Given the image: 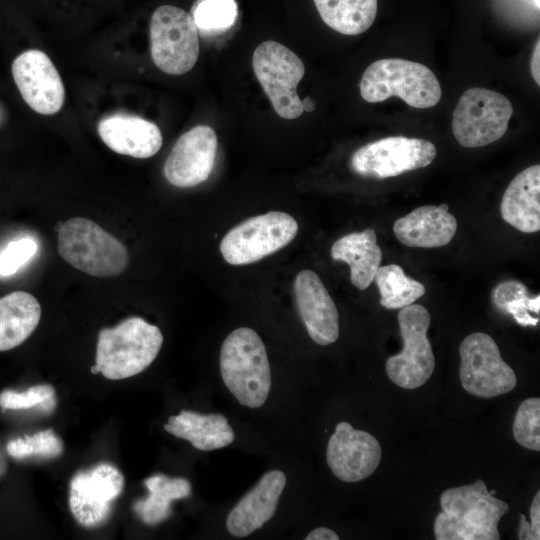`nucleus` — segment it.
Masks as SVG:
<instances>
[{
    "label": "nucleus",
    "instance_id": "1",
    "mask_svg": "<svg viewBox=\"0 0 540 540\" xmlns=\"http://www.w3.org/2000/svg\"><path fill=\"white\" fill-rule=\"evenodd\" d=\"M440 507L433 526L437 540H499L498 523L509 510L481 479L443 491Z\"/></svg>",
    "mask_w": 540,
    "mask_h": 540
},
{
    "label": "nucleus",
    "instance_id": "2",
    "mask_svg": "<svg viewBox=\"0 0 540 540\" xmlns=\"http://www.w3.org/2000/svg\"><path fill=\"white\" fill-rule=\"evenodd\" d=\"M222 380L242 406L261 407L271 388V370L265 345L251 328L240 327L223 341L220 350Z\"/></svg>",
    "mask_w": 540,
    "mask_h": 540
},
{
    "label": "nucleus",
    "instance_id": "3",
    "mask_svg": "<svg viewBox=\"0 0 540 540\" xmlns=\"http://www.w3.org/2000/svg\"><path fill=\"white\" fill-rule=\"evenodd\" d=\"M163 343L160 329L140 317H130L99 332L96 365L110 380L129 378L144 371Z\"/></svg>",
    "mask_w": 540,
    "mask_h": 540
},
{
    "label": "nucleus",
    "instance_id": "4",
    "mask_svg": "<svg viewBox=\"0 0 540 540\" xmlns=\"http://www.w3.org/2000/svg\"><path fill=\"white\" fill-rule=\"evenodd\" d=\"M359 87L362 98L370 103L397 96L411 107L425 109L435 106L441 98L439 81L427 66L400 58L370 64Z\"/></svg>",
    "mask_w": 540,
    "mask_h": 540
},
{
    "label": "nucleus",
    "instance_id": "5",
    "mask_svg": "<svg viewBox=\"0 0 540 540\" xmlns=\"http://www.w3.org/2000/svg\"><path fill=\"white\" fill-rule=\"evenodd\" d=\"M59 255L77 270L95 277L121 274L129 262L126 247L92 220L75 217L58 231Z\"/></svg>",
    "mask_w": 540,
    "mask_h": 540
},
{
    "label": "nucleus",
    "instance_id": "6",
    "mask_svg": "<svg viewBox=\"0 0 540 540\" xmlns=\"http://www.w3.org/2000/svg\"><path fill=\"white\" fill-rule=\"evenodd\" d=\"M150 49L154 64L170 75L190 71L199 56L198 28L193 17L173 6L158 7L150 21Z\"/></svg>",
    "mask_w": 540,
    "mask_h": 540
},
{
    "label": "nucleus",
    "instance_id": "7",
    "mask_svg": "<svg viewBox=\"0 0 540 540\" xmlns=\"http://www.w3.org/2000/svg\"><path fill=\"white\" fill-rule=\"evenodd\" d=\"M512 114V104L504 95L485 88H470L453 111L454 137L466 148L486 146L506 133Z\"/></svg>",
    "mask_w": 540,
    "mask_h": 540
},
{
    "label": "nucleus",
    "instance_id": "8",
    "mask_svg": "<svg viewBox=\"0 0 540 540\" xmlns=\"http://www.w3.org/2000/svg\"><path fill=\"white\" fill-rule=\"evenodd\" d=\"M398 323L403 349L387 359L385 370L397 386L417 389L429 380L435 368L434 354L427 338L431 317L424 306L411 304L400 309Z\"/></svg>",
    "mask_w": 540,
    "mask_h": 540
},
{
    "label": "nucleus",
    "instance_id": "9",
    "mask_svg": "<svg viewBox=\"0 0 540 540\" xmlns=\"http://www.w3.org/2000/svg\"><path fill=\"white\" fill-rule=\"evenodd\" d=\"M297 232L298 224L291 215L268 212L230 229L221 240L220 252L231 265L251 264L288 245Z\"/></svg>",
    "mask_w": 540,
    "mask_h": 540
},
{
    "label": "nucleus",
    "instance_id": "10",
    "mask_svg": "<svg viewBox=\"0 0 540 540\" xmlns=\"http://www.w3.org/2000/svg\"><path fill=\"white\" fill-rule=\"evenodd\" d=\"M253 71L275 112L284 119H296L303 113L296 88L305 73L302 60L276 41L257 46L252 58Z\"/></svg>",
    "mask_w": 540,
    "mask_h": 540
},
{
    "label": "nucleus",
    "instance_id": "11",
    "mask_svg": "<svg viewBox=\"0 0 540 540\" xmlns=\"http://www.w3.org/2000/svg\"><path fill=\"white\" fill-rule=\"evenodd\" d=\"M460 381L470 394L493 398L512 391L517 384L513 369L503 360L494 339L475 332L461 342Z\"/></svg>",
    "mask_w": 540,
    "mask_h": 540
},
{
    "label": "nucleus",
    "instance_id": "12",
    "mask_svg": "<svg viewBox=\"0 0 540 540\" xmlns=\"http://www.w3.org/2000/svg\"><path fill=\"white\" fill-rule=\"evenodd\" d=\"M436 152L435 145L428 140L390 136L357 149L349 165L361 177L385 179L428 166Z\"/></svg>",
    "mask_w": 540,
    "mask_h": 540
},
{
    "label": "nucleus",
    "instance_id": "13",
    "mask_svg": "<svg viewBox=\"0 0 540 540\" xmlns=\"http://www.w3.org/2000/svg\"><path fill=\"white\" fill-rule=\"evenodd\" d=\"M124 488V476L110 463L79 471L69 488V507L76 521L87 528L103 524Z\"/></svg>",
    "mask_w": 540,
    "mask_h": 540
},
{
    "label": "nucleus",
    "instance_id": "14",
    "mask_svg": "<svg viewBox=\"0 0 540 540\" xmlns=\"http://www.w3.org/2000/svg\"><path fill=\"white\" fill-rule=\"evenodd\" d=\"M11 71L15 84L31 109L42 115L59 112L65 101V88L51 59L41 50L19 54Z\"/></svg>",
    "mask_w": 540,
    "mask_h": 540
},
{
    "label": "nucleus",
    "instance_id": "15",
    "mask_svg": "<svg viewBox=\"0 0 540 540\" xmlns=\"http://www.w3.org/2000/svg\"><path fill=\"white\" fill-rule=\"evenodd\" d=\"M382 458V448L370 433L356 430L348 422H339L330 436L326 460L339 480L354 483L371 476Z\"/></svg>",
    "mask_w": 540,
    "mask_h": 540
},
{
    "label": "nucleus",
    "instance_id": "16",
    "mask_svg": "<svg viewBox=\"0 0 540 540\" xmlns=\"http://www.w3.org/2000/svg\"><path fill=\"white\" fill-rule=\"evenodd\" d=\"M217 136L206 125H198L181 135L163 168L165 178L176 187L188 188L206 181L215 164Z\"/></svg>",
    "mask_w": 540,
    "mask_h": 540
},
{
    "label": "nucleus",
    "instance_id": "17",
    "mask_svg": "<svg viewBox=\"0 0 540 540\" xmlns=\"http://www.w3.org/2000/svg\"><path fill=\"white\" fill-rule=\"evenodd\" d=\"M294 292L298 312L311 339L319 345L334 343L339 336L337 307L319 276L309 270L295 277Z\"/></svg>",
    "mask_w": 540,
    "mask_h": 540
},
{
    "label": "nucleus",
    "instance_id": "18",
    "mask_svg": "<svg viewBox=\"0 0 540 540\" xmlns=\"http://www.w3.org/2000/svg\"><path fill=\"white\" fill-rule=\"evenodd\" d=\"M285 485L284 472H266L229 512L226 519L228 532L235 537H245L261 528L274 516Z\"/></svg>",
    "mask_w": 540,
    "mask_h": 540
},
{
    "label": "nucleus",
    "instance_id": "19",
    "mask_svg": "<svg viewBox=\"0 0 540 540\" xmlns=\"http://www.w3.org/2000/svg\"><path fill=\"white\" fill-rule=\"evenodd\" d=\"M98 134L112 151L141 159L155 155L163 142L156 124L125 113L102 118L98 124Z\"/></svg>",
    "mask_w": 540,
    "mask_h": 540
},
{
    "label": "nucleus",
    "instance_id": "20",
    "mask_svg": "<svg viewBox=\"0 0 540 540\" xmlns=\"http://www.w3.org/2000/svg\"><path fill=\"white\" fill-rule=\"evenodd\" d=\"M447 204L425 205L397 219L393 225L396 238L408 247L436 248L445 246L457 230L456 218Z\"/></svg>",
    "mask_w": 540,
    "mask_h": 540
},
{
    "label": "nucleus",
    "instance_id": "21",
    "mask_svg": "<svg viewBox=\"0 0 540 540\" xmlns=\"http://www.w3.org/2000/svg\"><path fill=\"white\" fill-rule=\"evenodd\" d=\"M505 222L524 233L540 230V165L518 173L506 188L501 201Z\"/></svg>",
    "mask_w": 540,
    "mask_h": 540
},
{
    "label": "nucleus",
    "instance_id": "22",
    "mask_svg": "<svg viewBox=\"0 0 540 540\" xmlns=\"http://www.w3.org/2000/svg\"><path fill=\"white\" fill-rule=\"evenodd\" d=\"M164 429L175 437L189 441L201 451H212L230 445L235 433L222 414H201L182 410L168 418Z\"/></svg>",
    "mask_w": 540,
    "mask_h": 540
},
{
    "label": "nucleus",
    "instance_id": "23",
    "mask_svg": "<svg viewBox=\"0 0 540 540\" xmlns=\"http://www.w3.org/2000/svg\"><path fill=\"white\" fill-rule=\"evenodd\" d=\"M334 260L350 266V280L360 290L368 288L382 261V250L373 229L353 232L339 238L331 248Z\"/></svg>",
    "mask_w": 540,
    "mask_h": 540
},
{
    "label": "nucleus",
    "instance_id": "24",
    "mask_svg": "<svg viewBox=\"0 0 540 540\" xmlns=\"http://www.w3.org/2000/svg\"><path fill=\"white\" fill-rule=\"evenodd\" d=\"M41 318L38 300L25 291L0 298V351L21 345L37 328Z\"/></svg>",
    "mask_w": 540,
    "mask_h": 540
},
{
    "label": "nucleus",
    "instance_id": "25",
    "mask_svg": "<svg viewBox=\"0 0 540 540\" xmlns=\"http://www.w3.org/2000/svg\"><path fill=\"white\" fill-rule=\"evenodd\" d=\"M149 494L133 504L134 512L149 526L165 521L171 515V503L191 494L190 482L182 477L155 474L144 481Z\"/></svg>",
    "mask_w": 540,
    "mask_h": 540
},
{
    "label": "nucleus",
    "instance_id": "26",
    "mask_svg": "<svg viewBox=\"0 0 540 540\" xmlns=\"http://www.w3.org/2000/svg\"><path fill=\"white\" fill-rule=\"evenodd\" d=\"M326 25L344 35L368 30L377 14V0H313Z\"/></svg>",
    "mask_w": 540,
    "mask_h": 540
},
{
    "label": "nucleus",
    "instance_id": "27",
    "mask_svg": "<svg viewBox=\"0 0 540 540\" xmlns=\"http://www.w3.org/2000/svg\"><path fill=\"white\" fill-rule=\"evenodd\" d=\"M495 307L513 317L521 326H536L539 323L540 295L530 297L527 287L516 280L500 282L492 291Z\"/></svg>",
    "mask_w": 540,
    "mask_h": 540
},
{
    "label": "nucleus",
    "instance_id": "28",
    "mask_svg": "<svg viewBox=\"0 0 540 540\" xmlns=\"http://www.w3.org/2000/svg\"><path fill=\"white\" fill-rule=\"evenodd\" d=\"M374 280L380 292V304L387 309H401L425 294L422 283L405 275L397 264L379 267Z\"/></svg>",
    "mask_w": 540,
    "mask_h": 540
},
{
    "label": "nucleus",
    "instance_id": "29",
    "mask_svg": "<svg viewBox=\"0 0 540 540\" xmlns=\"http://www.w3.org/2000/svg\"><path fill=\"white\" fill-rule=\"evenodd\" d=\"M5 449L12 458L22 460L31 457L55 458L62 454L64 446L52 429H46L10 440Z\"/></svg>",
    "mask_w": 540,
    "mask_h": 540
},
{
    "label": "nucleus",
    "instance_id": "30",
    "mask_svg": "<svg viewBox=\"0 0 540 540\" xmlns=\"http://www.w3.org/2000/svg\"><path fill=\"white\" fill-rule=\"evenodd\" d=\"M512 432L516 442L529 450L540 451V399L531 397L519 405Z\"/></svg>",
    "mask_w": 540,
    "mask_h": 540
},
{
    "label": "nucleus",
    "instance_id": "31",
    "mask_svg": "<svg viewBox=\"0 0 540 540\" xmlns=\"http://www.w3.org/2000/svg\"><path fill=\"white\" fill-rule=\"evenodd\" d=\"M197 28L220 31L231 27L237 17L235 0H202L193 11Z\"/></svg>",
    "mask_w": 540,
    "mask_h": 540
},
{
    "label": "nucleus",
    "instance_id": "32",
    "mask_svg": "<svg viewBox=\"0 0 540 540\" xmlns=\"http://www.w3.org/2000/svg\"><path fill=\"white\" fill-rule=\"evenodd\" d=\"M56 405L55 389L49 384L29 387L25 391L3 390L0 393V407L20 410L39 406L43 411H52Z\"/></svg>",
    "mask_w": 540,
    "mask_h": 540
},
{
    "label": "nucleus",
    "instance_id": "33",
    "mask_svg": "<svg viewBox=\"0 0 540 540\" xmlns=\"http://www.w3.org/2000/svg\"><path fill=\"white\" fill-rule=\"evenodd\" d=\"M38 244L31 237L11 241L0 252V275L11 276L24 266L37 252Z\"/></svg>",
    "mask_w": 540,
    "mask_h": 540
},
{
    "label": "nucleus",
    "instance_id": "34",
    "mask_svg": "<svg viewBox=\"0 0 540 540\" xmlns=\"http://www.w3.org/2000/svg\"><path fill=\"white\" fill-rule=\"evenodd\" d=\"M518 531L519 539H540V491H537L530 506V522L526 521L525 515L520 514Z\"/></svg>",
    "mask_w": 540,
    "mask_h": 540
},
{
    "label": "nucleus",
    "instance_id": "35",
    "mask_svg": "<svg viewBox=\"0 0 540 540\" xmlns=\"http://www.w3.org/2000/svg\"><path fill=\"white\" fill-rule=\"evenodd\" d=\"M339 536L326 527H318L312 530L306 537L305 540H338Z\"/></svg>",
    "mask_w": 540,
    "mask_h": 540
},
{
    "label": "nucleus",
    "instance_id": "36",
    "mask_svg": "<svg viewBox=\"0 0 540 540\" xmlns=\"http://www.w3.org/2000/svg\"><path fill=\"white\" fill-rule=\"evenodd\" d=\"M530 70L533 79L535 82L540 85V43L539 38L537 40V43L535 45L532 57H531V63H530Z\"/></svg>",
    "mask_w": 540,
    "mask_h": 540
},
{
    "label": "nucleus",
    "instance_id": "37",
    "mask_svg": "<svg viewBox=\"0 0 540 540\" xmlns=\"http://www.w3.org/2000/svg\"><path fill=\"white\" fill-rule=\"evenodd\" d=\"M8 470V461L4 449L0 442V479L6 474Z\"/></svg>",
    "mask_w": 540,
    "mask_h": 540
},
{
    "label": "nucleus",
    "instance_id": "38",
    "mask_svg": "<svg viewBox=\"0 0 540 540\" xmlns=\"http://www.w3.org/2000/svg\"><path fill=\"white\" fill-rule=\"evenodd\" d=\"M301 102L303 111L312 112L315 109V103L310 97H305Z\"/></svg>",
    "mask_w": 540,
    "mask_h": 540
},
{
    "label": "nucleus",
    "instance_id": "39",
    "mask_svg": "<svg viewBox=\"0 0 540 540\" xmlns=\"http://www.w3.org/2000/svg\"><path fill=\"white\" fill-rule=\"evenodd\" d=\"M6 109L3 106V104L0 102V127L3 125L5 119H6Z\"/></svg>",
    "mask_w": 540,
    "mask_h": 540
},
{
    "label": "nucleus",
    "instance_id": "40",
    "mask_svg": "<svg viewBox=\"0 0 540 540\" xmlns=\"http://www.w3.org/2000/svg\"><path fill=\"white\" fill-rule=\"evenodd\" d=\"M90 370H91V373H93V374H98V373H100V369H99V367H98L96 364L93 365V366L91 367Z\"/></svg>",
    "mask_w": 540,
    "mask_h": 540
}]
</instances>
